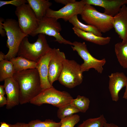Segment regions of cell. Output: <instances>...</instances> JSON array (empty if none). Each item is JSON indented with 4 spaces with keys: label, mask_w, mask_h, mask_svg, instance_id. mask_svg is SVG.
I'll return each instance as SVG.
<instances>
[{
    "label": "cell",
    "mask_w": 127,
    "mask_h": 127,
    "mask_svg": "<svg viewBox=\"0 0 127 127\" xmlns=\"http://www.w3.org/2000/svg\"><path fill=\"white\" fill-rule=\"evenodd\" d=\"M4 19L2 18H0V34L2 36L4 37L6 35V32L4 28V26L3 24V22H4Z\"/></svg>",
    "instance_id": "cell-29"
},
{
    "label": "cell",
    "mask_w": 127,
    "mask_h": 127,
    "mask_svg": "<svg viewBox=\"0 0 127 127\" xmlns=\"http://www.w3.org/2000/svg\"><path fill=\"white\" fill-rule=\"evenodd\" d=\"M66 59L64 53L59 49L53 48L49 64L48 80L51 85L58 80L62 70L63 63Z\"/></svg>",
    "instance_id": "cell-11"
},
{
    "label": "cell",
    "mask_w": 127,
    "mask_h": 127,
    "mask_svg": "<svg viewBox=\"0 0 127 127\" xmlns=\"http://www.w3.org/2000/svg\"><path fill=\"white\" fill-rule=\"evenodd\" d=\"M86 4L84 0H82L69 4L57 11L49 8L47 10L45 16L54 18L57 20L62 19L66 22L68 21L74 16L81 15Z\"/></svg>",
    "instance_id": "cell-10"
},
{
    "label": "cell",
    "mask_w": 127,
    "mask_h": 127,
    "mask_svg": "<svg viewBox=\"0 0 127 127\" xmlns=\"http://www.w3.org/2000/svg\"><path fill=\"white\" fill-rule=\"evenodd\" d=\"M90 100L88 98L83 96H77L76 99L71 100L70 103L82 113H85L89 108Z\"/></svg>",
    "instance_id": "cell-23"
},
{
    "label": "cell",
    "mask_w": 127,
    "mask_h": 127,
    "mask_svg": "<svg viewBox=\"0 0 127 127\" xmlns=\"http://www.w3.org/2000/svg\"><path fill=\"white\" fill-rule=\"evenodd\" d=\"M4 86L7 96L6 108L11 109L20 104V88L17 82L13 77L4 80Z\"/></svg>",
    "instance_id": "cell-12"
},
{
    "label": "cell",
    "mask_w": 127,
    "mask_h": 127,
    "mask_svg": "<svg viewBox=\"0 0 127 127\" xmlns=\"http://www.w3.org/2000/svg\"><path fill=\"white\" fill-rule=\"evenodd\" d=\"M27 3L26 0H13L9 1L0 0V7L7 4H11L15 6L16 7Z\"/></svg>",
    "instance_id": "cell-28"
},
{
    "label": "cell",
    "mask_w": 127,
    "mask_h": 127,
    "mask_svg": "<svg viewBox=\"0 0 127 127\" xmlns=\"http://www.w3.org/2000/svg\"><path fill=\"white\" fill-rule=\"evenodd\" d=\"M103 127H119L117 125L112 123H108L107 122L105 123Z\"/></svg>",
    "instance_id": "cell-33"
},
{
    "label": "cell",
    "mask_w": 127,
    "mask_h": 127,
    "mask_svg": "<svg viewBox=\"0 0 127 127\" xmlns=\"http://www.w3.org/2000/svg\"><path fill=\"white\" fill-rule=\"evenodd\" d=\"M80 120V117L77 114H73L61 119L60 127H74Z\"/></svg>",
    "instance_id": "cell-27"
},
{
    "label": "cell",
    "mask_w": 127,
    "mask_h": 127,
    "mask_svg": "<svg viewBox=\"0 0 127 127\" xmlns=\"http://www.w3.org/2000/svg\"><path fill=\"white\" fill-rule=\"evenodd\" d=\"M108 77V88L112 100L117 102L119 99V92L126 86L127 77L123 72H119L112 73Z\"/></svg>",
    "instance_id": "cell-14"
},
{
    "label": "cell",
    "mask_w": 127,
    "mask_h": 127,
    "mask_svg": "<svg viewBox=\"0 0 127 127\" xmlns=\"http://www.w3.org/2000/svg\"><path fill=\"white\" fill-rule=\"evenodd\" d=\"M9 124L10 127H29L28 123H23L17 122L14 124Z\"/></svg>",
    "instance_id": "cell-31"
},
{
    "label": "cell",
    "mask_w": 127,
    "mask_h": 127,
    "mask_svg": "<svg viewBox=\"0 0 127 127\" xmlns=\"http://www.w3.org/2000/svg\"><path fill=\"white\" fill-rule=\"evenodd\" d=\"M113 28L122 42L127 41V7L123 5L118 13L113 17Z\"/></svg>",
    "instance_id": "cell-16"
},
{
    "label": "cell",
    "mask_w": 127,
    "mask_h": 127,
    "mask_svg": "<svg viewBox=\"0 0 127 127\" xmlns=\"http://www.w3.org/2000/svg\"><path fill=\"white\" fill-rule=\"evenodd\" d=\"M0 123V127H10L9 124H7L5 122H2Z\"/></svg>",
    "instance_id": "cell-35"
},
{
    "label": "cell",
    "mask_w": 127,
    "mask_h": 127,
    "mask_svg": "<svg viewBox=\"0 0 127 127\" xmlns=\"http://www.w3.org/2000/svg\"><path fill=\"white\" fill-rule=\"evenodd\" d=\"M83 72L80 65L73 60L66 59L58 80L62 85L69 88L81 84L83 81Z\"/></svg>",
    "instance_id": "cell-6"
},
{
    "label": "cell",
    "mask_w": 127,
    "mask_h": 127,
    "mask_svg": "<svg viewBox=\"0 0 127 127\" xmlns=\"http://www.w3.org/2000/svg\"><path fill=\"white\" fill-rule=\"evenodd\" d=\"M5 92L4 85H0V95L4 96Z\"/></svg>",
    "instance_id": "cell-34"
},
{
    "label": "cell",
    "mask_w": 127,
    "mask_h": 127,
    "mask_svg": "<svg viewBox=\"0 0 127 127\" xmlns=\"http://www.w3.org/2000/svg\"><path fill=\"white\" fill-rule=\"evenodd\" d=\"M107 122L103 115L96 118H90L83 121L77 127H103Z\"/></svg>",
    "instance_id": "cell-24"
},
{
    "label": "cell",
    "mask_w": 127,
    "mask_h": 127,
    "mask_svg": "<svg viewBox=\"0 0 127 127\" xmlns=\"http://www.w3.org/2000/svg\"><path fill=\"white\" fill-rule=\"evenodd\" d=\"M15 73L13 65L9 60L0 61V81L12 77Z\"/></svg>",
    "instance_id": "cell-21"
},
{
    "label": "cell",
    "mask_w": 127,
    "mask_h": 127,
    "mask_svg": "<svg viewBox=\"0 0 127 127\" xmlns=\"http://www.w3.org/2000/svg\"><path fill=\"white\" fill-rule=\"evenodd\" d=\"M28 124L29 127H60L61 125L60 121L56 122L50 119H46L44 121L39 119L32 120Z\"/></svg>",
    "instance_id": "cell-26"
},
{
    "label": "cell",
    "mask_w": 127,
    "mask_h": 127,
    "mask_svg": "<svg viewBox=\"0 0 127 127\" xmlns=\"http://www.w3.org/2000/svg\"><path fill=\"white\" fill-rule=\"evenodd\" d=\"M15 13L21 30L27 35H30L37 28L39 20L29 5L25 4L16 7Z\"/></svg>",
    "instance_id": "cell-9"
},
{
    "label": "cell",
    "mask_w": 127,
    "mask_h": 127,
    "mask_svg": "<svg viewBox=\"0 0 127 127\" xmlns=\"http://www.w3.org/2000/svg\"><path fill=\"white\" fill-rule=\"evenodd\" d=\"M3 24L7 37L6 46L9 49L7 53L5 55L4 60H10L17 56L22 41L25 37L28 36L23 32L18 21L15 19H7Z\"/></svg>",
    "instance_id": "cell-3"
},
{
    "label": "cell",
    "mask_w": 127,
    "mask_h": 127,
    "mask_svg": "<svg viewBox=\"0 0 127 127\" xmlns=\"http://www.w3.org/2000/svg\"><path fill=\"white\" fill-rule=\"evenodd\" d=\"M72 29L75 34L78 36L87 41L97 44L103 45L109 43L111 37H103L97 36L91 32H86L75 27Z\"/></svg>",
    "instance_id": "cell-17"
},
{
    "label": "cell",
    "mask_w": 127,
    "mask_h": 127,
    "mask_svg": "<svg viewBox=\"0 0 127 127\" xmlns=\"http://www.w3.org/2000/svg\"><path fill=\"white\" fill-rule=\"evenodd\" d=\"M125 87V91L124 93L123 98L125 99H127V82Z\"/></svg>",
    "instance_id": "cell-36"
},
{
    "label": "cell",
    "mask_w": 127,
    "mask_h": 127,
    "mask_svg": "<svg viewBox=\"0 0 127 127\" xmlns=\"http://www.w3.org/2000/svg\"><path fill=\"white\" fill-rule=\"evenodd\" d=\"M7 103V99L4 96L0 95V107H2L4 105H6Z\"/></svg>",
    "instance_id": "cell-32"
},
{
    "label": "cell",
    "mask_w": 127,
    "mask_h": 127,
    "mask_svg": "<svg viewBox=\"0 0 127 127\" xmlns=\"http://www.w3.org/2000/svg\"><path fill=\"white\" fill-rule=\"evenodd\" d=\"M79 112L76 108L70 103L59 108L57 110V115L58 118L61 119Z\"/></svg>",
    "instance_id": "cell-25"
},
{
    "label": "cell",
    "mask_w": 127,
    "mask_h": 127,
    "mask_svg": "<svg viewBox=\"0 0 127 127\" xmlns=\"http://www.w3.org/2000/svg\"><path fill=\"white\" fill-rule=\"evenodd\" d=\"M81 15L86 23L102 33L107 32L113 28V17L99 12L91 5L86 4Z\"/></svg>",
    "instance_id": "cell-5"
},
{
    "label": "cell",
    "mask_w": 127,
    "mask_h": 127,
    "mask_svg": "<svg viewBox=\"0 0 127 127\" xmlns=\"http://www.w3.org/2000/svg\"><path fill=\"white\" fill-rule=\"evenodd\" d=\"M5 55L2 52H0V61L4 60Z\"/></svg>",
    "instance_id": "cell-37"
},
{
    "label": "cell",
    "mask_w": 127,
    "mask_h": 127,
    "mask_svg": "<svg viewBox=\"0 0 127 127\" xmlns=\"http://www.w3.org/2000/svg\"><path fill=\"white\" fill-rule=\"evenodd\" d=\"M13 77L19 86L20 104L30 102L42 90L40 76L36 68L15 72Z\"/></svg>",
    "instance_id": "cell-1"
},
{
    "label": "cell",
    "mask_w": 127,
    "mask_h": 127,
    "mask_svg": "<svg viewBox=\"0 0 127 127\" xmlns=\"http://www.w3.org/2000/svg\"><path fill=\"white\" fill-rule=\"evenodd\" d=\"M68 21L74 27L81 30L91 33L99 36H102V33L95 27L81 23L78 19L77 15H75L71 18Z\"/></svg>",
    "instance_id": "cell-22"
},
{
    "label": "cell",
    "mask_w": 127,
    "mask_h": 127,
    "mask_svg": "<svg viewBox=\"0 0 127 127\" xmlns=\"http://www.w3.org/2000/svg\"><path fill=\"white\" fill-rule=\"evenodd\" d=\"M29 5L40 20L45 16L47 10L52 5L48 0H27Z\"/></svg>",
    "instance_id": "cell-18"
},
{
    "label": "cell",
    "mask_w": 127,
    "mask_h": 127,
    "mask_svg": "<svg viewBox=\"0 0 127 127\" xmlns=\"http://www.w3.org/2000/svg\"><path fill=\"white\" fill-rule=\"evenodd\" d=\"M28 37L22 41L17 56L37 63L52 48L48 44L45 34H39L36 41L32 43L29 42Z\"/></svg>",
    "instance_id": "cell-2"
},
{
    "label": "cell",
    "mask_w": 127,
    "mask_h": 127,
    "mask_svg": "<svg viewBox=\"0 0 127 127\" xmlns=\"http://www.w3.org/2000/svg\"><path fill=\"white\" fill-rule=\"evenodd\" d=\"M52 48L37 62L36 68L40 77L42 90L53 87L50 83L48 80L49 64L53 53Z\"/></svg>",
    "instance_id": "cell-15"
},
{
    "label": "cell",
    "mask_w": 127,
    "mask_h": 127,
    "mask_svg": "<svg viewBox=\"0 0 127 127\" xmlns=\"http://www.w3.org/2000/svg\"><path fill=\"white\" fill-rule=\"evenodd\" d=\"M73 99L67 92L59 91L53 87L42 90L30 103L38 106L49 104L59 108L70 104Z\"/></svg>",
    "instance_id": "cell-4"
},
{
    "label": "cell",
    "mask_w": 127,
    "mask_h": 127,
    "mask_svg": "<svg viewBox=\"0 0 127 127\" xmlns=\"http://www.w3.org/2000/svg\"><path fill=\"white\" fill-rule=\"evenodd\" d=\"M58 20L54 18L45 16L39 20L37 28L30 36L34 37L42 34L54 37V41L59 43L72 45V42L65 39L60 34L61 27Z\"/></svg>",
    "instance_id": "cell-7"
},
{
    "label": "cell",
    "mask_w": 127,
    "mask_h": 127,
    "mask_svg": "<svg viewBox=\"0 0 127 127\" xmlns=\"http://www.w3.org/2000/svg\"><path fill=\"white\" fill-rule=\"evenodd\" d=\"M56 2L61 3L66 5L75 2L76 1L75 0H55Z\"/></svg>",
    "instance_id": "cell-30"
},
{
    "label": "cell",
    "mask_w": 127,
    "mask_h": 127,
    "mask_svg": "<svg viewBox=\"0 0 127 127\" xmlns=\"http://www.w3.org/2000/svg\"><path fill=\"white\" fill-rule=\"evenodd\" d=\"M115 53L120 65L127 68V41L118 42L115 45Z\"/></svg>",
    "instance_id": "cell-20"
},
{
    "label": "cell",
    "mask_w": 127,
    "mask_h": 127,
    "mask_svg": "<svg viewBox=\"0 0 127 127\" xmlns=\"http://www.w3.org/2000/svg\"><path fill=\"white\" fill-rule=\"evenodd\" d=\"M12 63L15 72L30 69L36 68L37 63L17 56L9 60Z\"/></svg>",
    "instance_id": "cell-19"
},
{
    "label": "cell",
    "mask_w": 127,
    "mask_h": 127,
    "mask_svg": "<svg viewBox=\"0 0 127 127\" xmlns=\"http://www.w3.org/2000/svg\"><path fill=\"white\" fill-rule=\"evenodd\" d=\"M71 47L83 60V63L80 65L81 70L83 72L92 68L99 73H102L103 69V67L106 62L105 58L99 60L93 57L89 52L84 42L74 41L72 42Z\"/></svg>",
    "instance_id": "cell-8"
},
{
    "label": "cell",
    "mask_w": 127,
    "mask_h": 127,
    "mask_svg": "<svg viewBox=\"0 0 127 127\" xmlns=\"http://www.w3.org/2000/svg\"><path fill=\"white\" fill-rule=\"evenodd\" d=\"M86 4L101 7L104 13L113 17L119 11L122 6L127 4V0H84Z\"/></svg>",
    "instance_id": "cell-13"
}]
</instances>
